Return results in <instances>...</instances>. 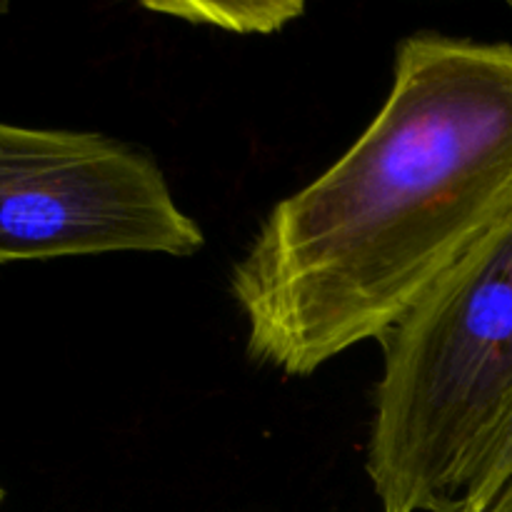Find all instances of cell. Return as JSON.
Masks as SVG:
<instances>
[{
  "label": "cell",
  "instance_id": "6da1fadb",
  "mask_svg": "<svg viewBox=\"0 0 512 512\" xmlns=\"http://www.w3.org/2000/svg\"><path fill=\"white\" fill-rule=\"evenodd\" d=\"M512 225V43L413 33L358 140L230 273L253 363L308 378L393 330Z\"/></svg>",
  "mask_w": 512,
  "mask_h": 512
},
{
  "label": "cell",
  "instance_id": "7a4b0ae2",
  "mask_svg": "<svg viewBox=\"0 0 512 512\" xmlns=\"http://www.w3.org/2000/svg\"><path fill=\"white\" fill-rule=\"evenodd\" d=\"M378 343L365 473L380 512H453L512 403V225Z\"/></svg>",
  "mask_w": 512,
  "mask_h": 512
},
{
  "label": "cell",
  "instance_id": "3957f363",
  "mask_svg": "<svg viewBox=\"0 0 512 512\" xmlns=\"http://www.w3.org/2000/svg\"><path fill=\"white\" fill-rule=\"evenodd\" d=\"M205 233L153 158L83 130L0 120V265L83 255L190 258Z\"/></svg>",
  "mask_w": 512,
  "mask_h": 512
},
{
  "label": "cell",
  "instance_id": "277c9868",
  "mask_svg": "<svg viewBox=\"0 0 512 512\" xmlns=\"http://www.w3.org/2000/svg\"><path fill=\"white\" fill-rule=\"evenodd\" d=\"M143 8L190 25H208L240 35L278 33L305 13V3L300 0H240V3L175 0V3H143Z\"/></svg>",
  "mask_w": 512,
  "mask_h": 512
},
{
  "label": "cell",
  "instance_id": "5b68a950",
  "mask_svg": "<svg viewBox=\"0 0 512 512\" xmlns=\"http://www.w3.org/2000/svg\"><path fill=\"white\" fill-rule=\"evenodd\" d=\"M512 478V403L500 420L498 430L490 438L488 448L480 455L468 488L455 503L453 512H480Z\"/></svg>",
  "mask_w": 512,
  "mask_h": 512
},
{
  "label": "cell",
  "instance_id": "8992f818",
  "mask_svg": "<svg viewBox=\"0 0 512 512\" xmlns=\"http://www.w3.org/2000/svg\"><path fill=\"white\" fill-rule=\"evenodd\" d=\"M480 512H512V478L505 483V488L490 500Z\"/></svg>",
  "mask_w": 512,
  "mask_h": 512
},
{
  "label": "cell",
  "instance_id": "52a82bcc",
  "mask_svg": "<svg viewBox=\"0 0 512 512\" xmlns=\"http://www.w3.org/2000/svg\"><path fill=\"white\" fill-rule=\"evenodd\" d=\"M3 498H5V493H3V488H0V505H3Z\"/></svg>",
  "mask_w": 512,
  "mask_h": 512
},
{
  "label": "cell",
  "instance_id": "ba28073f",
  "mask_svg": "<svg viewBox=\"0 0 512 512\" xmlns=\"http://www.w3.org/2000/svg\"><path fill=\"white\" fill-rule=\"evenodd\" d=\"M0 13H5V3H0Z\"/></svg>",
  "mask_w": 512,
  "mask_h": 512
},
{
  "label": "cell",
  "instance_id": "9c48e42d",
  "mask_svg": "<svg viewBox=\"0 0 512 512\" xmlns=\"http://www.w3.org/2000/svg\"><path fill=\"white\" fill-rule=\"evenodd\" d=\"M510 8H512V5H510Z\"/></svg>",
  "mask_w": 512,
  "mask_h": 512
}]
</instances>
